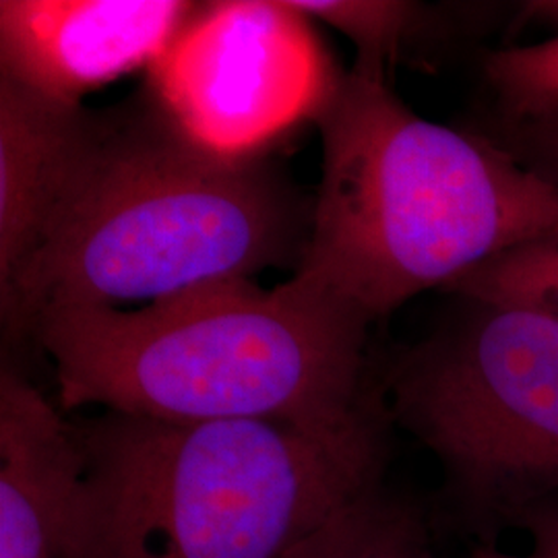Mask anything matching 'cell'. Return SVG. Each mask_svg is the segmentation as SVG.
Wrapping results in <instances>:
<instances>
[{
    "label": "cell",
    "instance_id": "obj_5",
    "mask_svg": "<svg viewBox=\"0 0 558 558\" xmlns=\"http://www.w3.org/2000/svg\"><path fill=\"white\" fill-rule=\"evenodd\" d=\"M383 375L391 422L439 461L447 497L490 542L558 502V319L458 296Z\"/></svg>",
    "mask_w": 558,
    "mask_h": 558
},
{
    "label": "cell",
    "instance_id": "obj_3",
    "mask_svg": "<svg viewBox=\"0 0 558 558\" xmlns=\"http://www.w3.org/2000/svg\"><path fill=\"white\" fill-rule=\"evenodd\" d=\"M368 323L294 278L220 279L141 308H50L29 331L54 364L62 410L163 420L345 426L383 403Z\"/></svg>",
    "mask_w": 558,
    "mask_h": 558
},
{
    "label": "cell",
    "instance_id": "obj_16",
    "mask_svg": "<svg viewBox=\"0 0 558 558\" xmlns=\"http://www.w3.org/2000/svg\"><path fill=\"white\" fill-rule=\"evenodd\" d=\"M468 558H542L538 555H534V553H530V555H513V553H507V550H502L499 548L495 542H478L476 546H474V550H472V555Z\"/></svg>",
    "mask_w": 558,
    "mask_h": 558
},
{
    "label": "cell",
    "instance_id": "obj_4",
    "mask_svg": "<svg viewBox=\"0 0 558 558\" xmlns=\"http://www.w3.org/2000/svg\"><path fill=\"white\" fill-rule=\"evenodd\" d=\"M385 401L345 426L163 422L75 426L85 495L71 558H281L383 484Z\"/></svg>",
    "mask_w": 558,
    "mask_h": 558
},
{
    "label": "cell",
    "instance_id": "obj_11",
    "mask_svg": "<svg viewBox=\"0 0 558 558\" xmlns=\"http://www.w3.org/2000/svg\"><path fill=\"white\" fill-rule=\"evenodd\" d=\"M302 17L323 21L356 46V62L385 69L408 59L449 21L439 7L403 0H281Z\"/></svg>",
    "mask_w": 558,
    "mask_h": 558
},
{
    "label": "cell",
    "instance_id": "obj_1",
    "mask_svg": "<svg viewBox=\"0 0 558 558\" xmlns=\"http://www.w3.org/2000/svg\"><path fill=\"white\" fill-rule=\"evenodd\" d=\"M315 199L265 151L205 145L154 92L89 110L77 158L38 248L0 294L2 320L168 299L296 259Z\"/></svg>",
    "mask_w": 558,
    "mask_h": 558
},
{
    "label": "cell",
    "instance_id": "obj_8",
    "mask_svg": "<svg viewBox=\"0 0 558 558\" xmlns=\"http://www.w3.org/2000/svg\"><path fill=\"white\" fill-rule=\"evenodd\" d=\"M85 463L75 424L15 368L0 373V558H71Z\"/></svg>",
    "mask_w": 558,
    "mask_h": 558
},
{
    "label": "cell",
    "instance_id": "obj_7",
    "mask_svg": "<svg viewBox=\"0 0 558 558\" xmlns=\"http://www.w3.org/2000/svg\"><path fill=\"white\" fill-rule=\"evenodd\" d=\"M199 11L182 0H2L0 75L81 106L87 94L154 66Z\"/></svg>",
    "mask_w": 558,
    "mask_h": 558
},
{
    "label": "cell",
    "instance_id": "obj_2",
    "mask_svg": "<svg viewBox=\"0 0 558 558\" xmlns=\"http://www.w3.org/2000/svg\"><path fill=\"white\" fill-rule=\"evenodd\" d=\"M323 145L296 278L373 325L484 263L558 242V189L468 129L422 119L354 62L315 114Z\"/></svg>",
    "mask_w": 558,
    "mask_h": 558
},
{
    "label": "cell",
    "instance_id": "obj_13",
    "mask_svg": "<svg viewBox=\"0 0 558 558\" xmlns=\"http://www.w3.org/2000/svg\"><path fill=\"white\" fill-rule=\"evenodd\" d=\"M447 292L513 302L558 319V242L523 246L488 260L451 283Z\"/></svg>",
    "mask_w": 558,
    "mask_h": 558
},
{
    "label": "cell",
    "instance_id": "obj_10",
    "mask_svg": "<svg viewBox=\"0 0 558 558\" xmlns=\"http://www.w3.org/2000/svg\"><path fill=\"white\" fill-rule=\"evenodd\" d=\"M281 558H439L416 507L383 484L341 507Z\"/></svg>",
    "mask_w": 558,
    "mask_h": 558
},
{
    "label": "cell",
    "instance_id": "obj_14",
    "mask_svg": "<svg viewBox=\"0 0 558 558\" xmlns=\"http://www.w3.org/2000/svg\"><path fill=\"white\" fill-rule=\"evenodd\" d=\"M463 129L558 189V110L525 119H505L480 108Z\"/></svg>",
    "mask_w": 558,
    "mask_h": 558
},
{
    "label": "cell",
    "instance_id": "obj_6",
    "mask_svg": "<svg viewBox=\"0 0 558 558\" xmlns=\"http://www.w3.org/2000/svg\"><path fill=\"white\" fill-rule=\"evenodd\" d=\"M306 17L281 0L218 2L197 17L156 64L154 94L205 145L228 154L260 151V143L325 96L308 85L315 54Z\"/></svg>",
    "mask_w": 558,
    "mask_h": 558
},
{
    "label": "cell",
    "instance_id": "obj_9",
    "mask_svg": "<svg viewBox=\"0 0 558 558\" xmlns=\"http://www.w3.org/2000/svg\"><path fill=\"white\" fill-rule=\"evenodd\" d=\"M89 108L0 75V294L38 248L77 158Z\"/></svg>",
    "mask_w": 558,
    "mask_h": 558
},
{
    "label": "cell",
    "instance_id": "obj_12",
    "mask_svg": "<svg viewBox=\"0 0 558 558\" xmlns=\"http://www.w3.org/2000/svg\"><path fill=\"white\" fill-rule=\"evenodd\" d=\"M527 11L558 21V0L532 2ZM482 77L488 101L482 110L525 119L558 110V34L536 44L507 46L486 54Z\"/></svg>",
    "mask_w": 558,
    "mask_h": 558
},
{
    "label": "cell",
    "instance_id": "obj_15",
    "mask_svg": "<svg viewBox=\"0 0 558 558\" xmlns=\"http://www.w3.org/2000/svg\"><path fill=\"white\" fill-rule=\"evenodd\" d=\"M532 544V553L542 558H558V502L546 505L519 523Z\"/></svg>",
    "mask_w": 558,
    "mask_h": 558
}]
</instances>
